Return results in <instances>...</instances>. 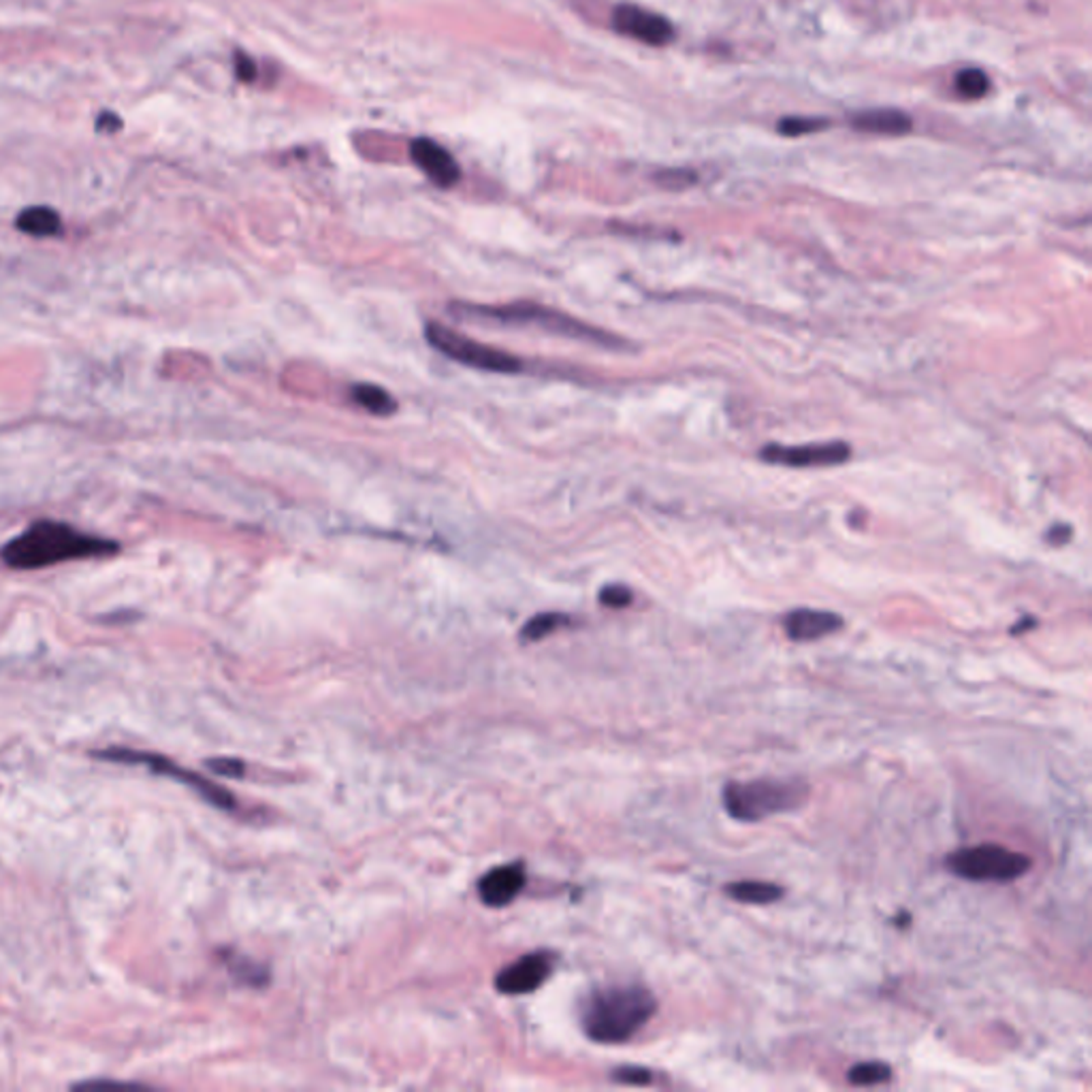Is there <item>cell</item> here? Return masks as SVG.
<instances>
[{
    "label": "cell",
    "instance_id": "obj_9",
    "mask_svg": "<svg viewBox=\"0 0 1092 1092\" xmlns=\"http://www.w3.org/2000/svg\"><path fill=\"white\" fill-rule=\"evenodd\" d=\"M759 457L775 465L787 467H833L845 463L851 457V448L843 442H828V445H805V447H764Z\"/></svg>",
    "mask_w": 1092,
    "mask_h": 1092
},
{
    "label": "cell",
    "instance_id": "obj_16",
    "mask_svg": "<svg viewBox=\"0 0 1092 1092\" xmlns=\"http://www.w3.org/2000/svg\"><path fill=\"white\" fill-rule=\"evenodd\" d=\"M730 898L743 905H772L783 898V888L768 881H735L724 888Z\"/></svg>",
    "mask_w": 1092,
    "mask_h": 1092
},
{
    "label": "cell",
    "instance_id": "obj_21",
    "mask_svg": "<svg viewBox=\"0 0 1092 1092\" xmlns=\"http://www.w3.org/2000/svg\"><path fill=\"white\" fill-rule=\"evenodd\" d=\"M828 127H831V122L826 118H783L777 124V131L785 137H800L824 131Z\"/></svg>",
    "mask_w": 1092,
    "mask_h": 1092
},
{
    "label": "cell",
    "instance_id": "obj_17",
    "mask_svg": "<svg viewBox=\"0 0 1092 1092\" xmlns=\"http://www.w3.org/2000/svg\"><path fill=\"white\" fill-rule=\"evenodd\" d=\"M350 395L356 406L376 414V417H389V414L397 410V402L391 397V393L376 384H354Z\"/></svg>",
    "mask_w": 1092,
    "mask_h": 1092
},
{
    "label": "cell",
    "instance_id": "obj_10",
    "mask_svg": "<svg viewBox=\"0 0 1092 1092\" xmlns=\"http://www.w3.org/2000/svg\"><path fill=\"white\" fill-rule=\"evenodd\" d=\"M613 26L617 33L655 48L674 39V29L666 18L636 5H619L613 13Z\"/></svg>",
    "mask_w": 1092,
    "mask_h": 1092
},
{
    "label": "cell",
    "instance_id": "obj_6",
    "mask_svg": "<svg viewBox=\"0 0 1092 1092\" xmlns=\"http://www.w3.org/2000/svg\"><path fill=\"white\" fill-rule=\"evenodd\" d=\"M92 757L105 759V762H116V764H129V766L142 764V766H148L151 772H156V775H160V777H167V779L184 783L186 787H190L192 792H197L207 805H212L216 809H223V811L235 809V796L231 792H227L225 787L212 783L210 779H205L203 775H199V772H195V770H188L184 766L175 764L173 759L164 757L160 753L137 751V749H127V747H109V749L92 751Z\"/></svg>",
    "mask_w": 1092,
    "mask_h": 1092
},
{
    "label": "cell",
    "instance_id": "obj_27",
    "mask_svg": "<svg viewBox=\"0 0 1092 1092\" xmlns=\"http://www.w3.org/2000/svg\"><path fill=\"white\" fill-rule=\"evenodd\" d=\"M235 75L242 81H248V84L256 79V64L242 51H235Z\"/></svg>",
    "mask_w": 1092,
    "mask_h": 1092
},
{
    "label": "cell",
    "instance_id": "obj_11",
    "mask_svg": "<svg viewBox=\"0 0 1092 1092\" xmlns=\"http://www.w3.org/2000/svg\"><path fill=\"white\" fill-rule=\"evenodd\" d=\"M528 883V873L521 862L491 868L478 881V896L487 907H506L515 901Z\"/></svg>",
    "mask_w": 1092,
    "mask_h": 1092
},
{
    "label": "cell",
    "instance_id": "obj_7",
    "mask_svg": "<svg viewBox=\"0 0 1092 1092\" xmlns=\"http://www.w3.org/2000/svg\"><path fill=\"white\" fill-rule=\"evenodd\" d=\"M425 336H427V342H430L436 350L467 367L495 371V374H517V371L523 369L517 356L508 354L504 350L491 348V346L478 344L440 323L427 325Z\"/></svg>",
    "mask_w": 1092,
    "mask_h": 1092
},
{
    "label": "cell",
    "instance_id": "obj_14",
    "mask_svg": "<svg viewBox=\"0 0 1092 1092\" xmlns=\"http://www.w3.org/2000/svg\"><path fill=\"white\" fill-rule=\"evenodd\" d=\"M851 127L875 135H905L911 131V118L898 109H868L851 116Z\"/></svg>",
    "mask_w": 1092,
    "mask_h": 1092
},
{
    "label": "cell",
    "instance_id": "obj_29",
    "mask_svg": "<svg viewBox=\"0 0 1092 1092\" xmlns=\"http://www.w3.org/2000/svg\"><path fill=\"white\" fill-rule=\"evenodd\" d=\"M1035 624H1037V621H1035V619H1029V621H1025V619H1022V621H1020V626H1016V628L1012 630V634H1020L1022 630H1029V628H1031V626H1035Z\"/></svg>",
    "mask_w": 1092,
    "mask_h": 1092
},
{
    "label": "cell",
    "instance_id": "obj_24",
    "mask_svg": "<svg viewBox=\"0 0 1092 1092\" xmlns=\"http://www.w3.org/2000/svg\"><path fill=\"white\" fill-rule=\"evenodd\" d=\"M613 1080L628 1086H646L653 1080V1073L645 1067H636V1064H626V1067L613 1071Z\"/></svg>",
    "mask_w": 1092,
    "mask_h": 1092
},
{
    "label": "cell",
    "instance_id": "obj_4",
    "mask_svg": "<svg viewBox=\"0 0 1092 1092\" xmlns=\"http://www.w3.org/2000/svg\"><path fill=\"white\" fill-rule=\"evenodd\" d=\"M459 314V318H474V321H495L504 325H534L546 331H552L557 336H568L574 340L593 342L602 346H619L621 342L613 336L604 334L600 329H593L591 325L576 321V318L561 314L557 310H550L545 306H536V303H510V306H469V303H454L450 306Z\"/></svg>",
    "mask_w": 1092,
    "mask_h": 1092
},
{
    "label": "cell",
    "instance_id": "obj_15",
    "mask_svg": "<svg viewBox=\"0 0 1092 1092\" xmlns=\"http://www.w3.org/2000/svg\"><path fill=\"white\" fill-rule=\"evenodd\" d=\"M16 229L26 235H33V238H56V235L62 233V220L51 207L33 205L18 214Z\"/></svg>",
    "mask_w": 1092,
    "mask_h": 1092
},
{
    "label": "cell",
    "instance_id": "obj_2",
    "mask_svg": "<svg viewBox=\"0 0 1092 1092\" xmlns=\"http://www.w3.org/2000/svg\"><path fill=\"white\" fill-rule=\"evenodd\" d=\"M657 1012L653 992L639 984L593 990L580 1005V1027L596 1043H626Z\"/></svg>",
    "mask_w": 1092,
    "mask_h": 1092
},
{
    "label": "cell",
    "instance_id": "obj_19",
    "mask_svg": "<svg viewBox=\"0 0 1092 1092\" xmlns=\"http://www.w3.org/2000/svg\"><path fill=\"white\" fill-rule=\"evenodd\" d=\"M890 1077H892L890 1064L879 1062V1060L858 1062V1064H853V1067L847 1071V1080L853 1086H877V1084L888 1082Z\"/></svg>",
    "mask_w": 1092,
    "mask_h": 1092
},
{
    "label": "cell",
    "instance_id": "obj_8",
    "mask_svg": "<svg viewBox=\"0 0 1092 1092\" xmlns=\"http://www.w3.org/2000/svg\"><path fill=\"white\" fill-rule=\"evenodd\" d=\"M552 964H555V956H552L550 951L525 953V956H521L513 964L504 966V969L495 975V988L500 994H508V997L530 994L541 988L550 977Z\"/></svg>",
    "mask_w": 1092,
    "mask_h": 1092
},
{
    "label": "cell",
    "instance_id": "obj_1",
    "mask_svg": "<svg viewBox=\"0 0 1092 1092\" xmlns=\"http://www.w3.org/2000/svg\"><path fill=\"white\" fill-rule=\"evenodd\" d=\"M118 550L120 545L109 538L81 532L62 521L39 519L0 548V559L13 570H44L64 561L112 557Z\"/></svg>",
    "mask_w": 1092,
    "mask_h": 1092
},
{
    "label": "cell",
    "instance_id": "obj_23",
    "mask_svg": "<svg viewBox=\"0 0 1092 1092\" xmlns=\"http://www.w3.org/2000/svg\"><path fill=\"white\" fill-rule=\"evenodd\" d=\"M229 969L235 977H240L244 984H262L265 981V969H260V966L252 964L250 960H242V958H235V960H229Z\"/></svg>",
    "mask_w": 1092,
    "mask_h": 1092
},
{
    "label": "cell",
    "instance_id": "obj_13",
    "mask_svg": "<svg viewBox=\"0 0 1092 1092\" xmlns=\"http://www.w3.org/2000/svg\"><path fill=\"white\" fill-rule=\"evenodd\" d=\"M787 639L794 643H813L826 639L843 628V617L818 608H796L783 619Z\"/></svg>",
    "mask_w": 1092,
    "mask_h": 1092
},
{
    "label": "cell",
    "instance_id": "obj_12",
    "mask_svg": "<svg viewBox=\"0 0 1092 1092\" xmlns=\"http://www.w3.org/2000/svg\"><path fill=\"white\" fill-rule=\"evenodd\" d=\"M414 164L440 188H450L461 179V169L447 148L432 140H417L410 146Z\"/></svg>",
    "mask_w": 1092,
    "mask_h": 1092
},
{
    "label": "cell",
    "instance_id": "obj_18",
    "mask_svg": "<svg viewBox=\"0 0 1092 1092\" xmlns=\"http://www.w3.org/2000/svg\"><path fill=\"white\" fill-rule=\"evenodd\" d=\"M570 619L561 615V613H543V615H536L532 617L528 624H525V628L521 630V639L525 643H536V641H543L546 639L548 634L557 632L559 628L568 626Z\"/></svg>",
    "mask_w": 1092,
    "mask_h": 1092
},
{
    "label": "cell",
    "instance_id": "obj_22",
    "mask_svg": "<svg viewBox=\"0 0 1092 1092\" xmlns=\"http://www.w3.org/2000/svg\"><path fill=\"white\" fill-rule=\"evenodd\" d=\"M655 182L661 186V188H668V190H683V188H689L694 186L698 182V177L694 171L689 169H668V171H661L655 175Z\"/></svg>",
    "mask_w": 1092,
    "mask_h": 1092
},
{
    "label": "cell",
    "instance_id": "obj_5",
    "mask_svg": "<svg viewBox=\"0 0 1092 1092\" xmlns=\"http://www.w3.org/2000/svg\"><path fill=\"white\" fill-rule=\"evenodd\" d=\"M945 866L949 873L966 881L1007 883L1027 875L1033 860L1029 855L997 845V843H981V845L951 851L945 858Z\"/></svg>",
    "mask_w": 1092,
    "mask_h": 1092
},
{
    "label": "cell",
    "instance_id": "obj_26",
    "mask_svg": "<svg viewBox=\"0 0 1092 1092\" xmlns=\"http://www.w3.org/2000/svg\"><path fill=\"white\" fill-rule=\"evenodd\" d=\"M600 602L608 608H626L632 602V591L624 585H608L600 593Z\"/></svg>",
    "mask_w": 1092,
    "mask_h": 1092
},
{
    "label": "cell",
    "instance_id": "obj_3",
    "mask_svg": "<svg viewBox=\"0 0 1092 1092\" xmlns=\"http://www.w3.org/2000/svg\"><path fill=\"white\" fill-rule=\"evenodd\" d=\"M809 798V785L803 779H753L726 783L724 809L737 822H762L772 815L790 813L803 807Z\"/></svg>",
    "mask_w": 1092,
    "mask_h": 1092
},
{
    "label": "cell",
    "instance_id": "obj_25",
    "mask_svg": "<svg viewBox=\"0 0 1092 1092\" xmlns=\"http://www.w3.org/2000/svg\"><path fill=\"white\" fill-rule=\"evenodd\" d=\"M207 768L214 770L216 775H223V777H231V779H240L244 777V764L240 762V759H233V757H214V759H207Z\"/></svg>",
    "mask_w": 1092,
    "mask_h": 1092
},
{
    "label": "cell",
    "instance_id": "obj_28",
    "mask_svg": "<svg viewBox=\"0 0 1092 1092\" xmlns=\"http://www.w3.org/2000/svg\"><path fill=\"white\" fill-rule=\"evenodd\" d=\"M120 129H122V118L112 114V112H103V114H99V118H96V133L114 135Z\"/></svg>",
    "mask_w": 1092,
    "mask_h": 1092
},
{
    "label": "cell",
    "instance_id": "obj_20",
    "mask_svg": "<svg viewBox=\"0 0 1092 1092\" xmlns=\"http://www.w3.org/2000/svg\"><path fill=\"white\" fill-rule=\"evenodd\" d=\"M956 90L964 99L977 101L981 96H986L990 90V81L984 71L979 68H964L956 75Z\"/></svg>",
    "mask_w": 1092,
    "mask_h": 1092
}]
</instances>
